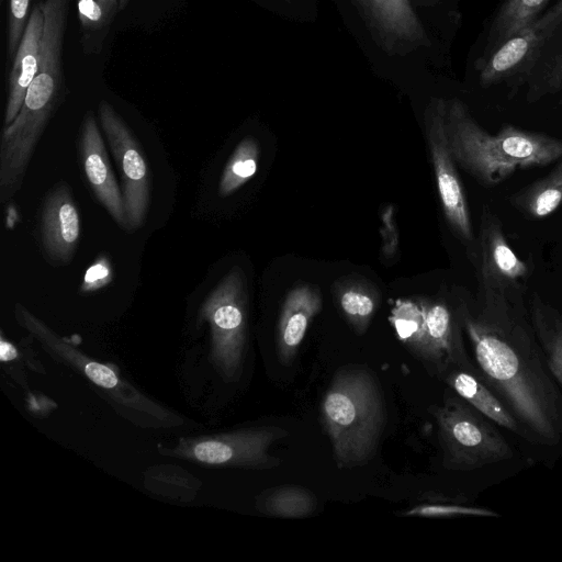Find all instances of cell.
I'll return each instance as SVG.
<instances>
[{
  "label": "cell",
  "mask_w": 562,
  "mask_h": 562,
  "mask_svg": "<svg viewBox=\"0 0 562 562\" xmlns=\"http://www.w3.org/2000/svg\"><path fill=\"white\" fill-rule=\"evenodd\" d=\"M452 297L479 375L527 431L535 460L562 454V392L547 364L525 297L475 295L454 285Z\"/></svg>",
  "instance_id": "6da1fadb"
},
{
  "label": "cell",
  "mask_w": 562,
  "mask_h": 562,
  "mask_svg": "<svg viewBox=\"0 0 562 562\" xmlns=\"http://www.w3.org/2000/svg\"><path fill=\"white\" fill-rule=\"evenodd\" d=\"M449 146L459 167L484 188L503 183L516 171L547 167L562 157V138L505 123L484 130L458 101L442 104Z\"/></svg>",
  "instance_id": "7a4b0ae2"
},
{
  "label": "cell",
  "mask_w": 562,
  "mask_h": 562,
  "mask_svg": "<svg viewBox=\"0 0 562 562\" xmlns=\"http://www.w3.org/2000/svg\"><path fill=\"white\" fill-rule=\"evenodd\" d=\"M480 81L504 85L509 97L524 90L528 102L562 89V0L520 29L479 64Z\"/></svg>",
  "instance_id": "3957f363"
},
{
  "label": "cell",
  "mask_w": 562,
  "mask_h": 562,
  "mask_svg": "<svg viewBox=\"0 0 562 562\" xmlns=\"http://www.w3.org/2000/svg\"><path fill=\"white\" fill-rule=\"evenodd\" d=\"M321 417L340 467L368 461L385 424L383 395L372 373L359 367L338 370L324 394Z\"/></svg>",
  "instance_id": "277c9868"
},
{
  "label": "cell",
  "mask_w": 562,
  "mask_h": 562,
  "mask_svg": "<svg viewBox=\"0 0 562 562\" xmlns=\"http://www.w3.org/2000/svg\"><path fill=\"white\" fill-rule=\"evenodd\" d=\"M432 416L443 454V467L458 472L503 474L502 470L522 465L525 456L494 423L477 412L450 387Z\"/></svg>",
  "instance_id": "5b68a950"
},
{
  "label": "cell",
  "mask_w": 562,
  "mask_h": 562,
  "mask_svg": "<svg viewBox=\"0 0 562 562\" xmlns=\"http://www.w3.org/2000/svg\"><path fill=\"white\" fill-rule=\"evenodd\" d=\"M200 315L210 325L214 366L225 380L238 379L247 338V289L239 267H234L209 293Z\"/></svg>",
  "instance_id": "8992f818"
},
{
  "label": "cell",
  "mask_w": 562,
  "mask_h": 562,
  "mask_svg": "<svg viewBox=\"0 0 562 562\" xmlns=\"http://www.w3.org/2000/svg\"><path fill=\"white\" fill-rule=\"evenodd\" d=\"M477 280V291L513 299L525 297L535 271L532 258L519 257L510 247L499 216L485 206L480 215L473 251L468 257Z\"/></svg>",
  "instance_id": "52a82bcc"
},
{
  "label": "cell",
  "mask_w": 562,
  "mask_h": 562,
  "mask_svg": "<svg viewBox=\"0 0 562 562\" xmlns=\"http://www.w3.org/2000/svg\"><path fill=\"white\" fill-rule=\"evenodd\" d=\"M18 323L34 336L49 352L80 371L93 384L103 389L116 403L150 415L167 426L182 424V419L146 398L136 389L121 380L116 373L102 363L91 360L57 336L42 321L20 303L15 304Z\"/></svg>",
  "instance_id": "ba28073f"
},
{
  "label": "cell",
  "mask_w": 562,
  "mask_h": 562,
  "mask_svg": "<svg viewBox=\"0 0 562 562\" xmlns=\"http://www.w3.org/2000/svg\"><path fill=\"white\" fill-rule=\"evenodd\" d=\"M286 430L276 426L246 428L212 437L182 439L171 454L200 463L221 467L269 469L280 460L269 453Z\"/></svg>",
  "instance_id": "9c48e42d"
},
{
  "label": "cell",
  "mask_w": 562,
  "mask_h": 562,
  "mask_svg": "<svg viewBox=\"0 0 562 562\" xmlns=\"http://www.w3.org/2000/svg\"><path fill=\"white\" fill-rule=\"evenodd\" d=\"M101 127L115 158L130 231L144 224L150 204V176L140 146L125 121L106 101L98 106Z\"/></svg>",
  "instance_id": "30bf717a"
},
{
  "label": "cell",
  "mask_w": 562,
  "mask_h": 562,
  "mask_svg": "<svg viewBox=\"0 0 562 562\" xmlns=\"http://www.w3.org/2000/svg\"><path fill=\"white\" fill-rule=\"evenodd\" d=\"M426 143L445 218L467 256L473 251L475 235L467 194L447 137L443 109L440 104L426 120Z\"/></svg>",
  "instance_id": "8fae6325"
},
{
  "label": "cell",
  "mask_w": 562,
  "mask_h": 562,
  "mask_svg": "<svg viewBox=\"0 0 562 562\" xmlns=\"http://www.w3.org/2000/svg\"><path fill=\"white\" fill-rule=\"evenodd\" d=\"M417 299L424 313V329L413 355L440 380L453 368H475L465 347L452 293L450 299L446 295Z\"/></svg>",
  "instance_id": "7c38bea8"
},
{
  "label": "cell",
  "mask_w": 562,
  "mask_h": 562,
  "mask_svg": "<svg viewBox=\"0 0 562 562\" xmlns=\"http://www.w3.org/2000/svg\"><path fill=\"white\" fill-rule=\"evenodd\" d=\"M79 157L94 196L116 224L130 231L123 193L115 179L101 132L91 111H88L82 120Z\"/></svg>",
  "instance_id": "4fadbf2b"
},
{
  "label": "cell",
  "mask_w": 562,
  "mask_h": 562,
  "mask_svg": "<svg viewBox=\"0 0 562 562\" xmlns=\"http://www.w3.org/2000/svg\"><path fill=\"white\" fill-rule=\"evenodd\" d=\"M41 243L53 265L68 263L80 237V217L71 191L58 182L46 195L41 211Z\"/></svg>",
  "instance_id": "5bb4252c"
},
{
  "label": "cell",
  "mask_w": 562,
  "mask_h": 562,
  "mask_svg": "<svg viewBox=\"0 0 562 562\" xmlns=\"http://www.w3.org/2000/svg\"><path fill=\"white\" fill-rule=\"evenodd\" d=\"M441 380L454 393L494 423L519 449L535 460L530 438L504 401L479 375L475 368H453Z\"/></svg>",
  "instance_id": "9a60e30c"
},
{
  "label": "cell",
  "mask_w": 562,
  "mask_h": 562,
  "mask_svg": "<svg viewBox=\"0 0 562 562\" xmlns=\"http://www.w3.org/2000/svg\"><path fill=\"white\" fill-rule=\"evenodd\" d=\"M322 306L323 295L315 284L301 283L288 292L276 333V350L280 363L290 366L293 362L310 324Z\"/></svg>",
  "instance_id": "2e32d148"
},
{
  "label": "cell",
  "mask_w": 562,
  "mask_h": 562,
  "mask_svg": "<svg viewBox=\"0 0 562 562\" xmlns=\"http://www.w3.org/2000/svg\"><path fill=\"white\" fill-rule=\"evenodd\" d=\"M43 26V2L38 1L30 13L23 37L11 63L4 126L11 124L19 114L26 92L36 76Z\"/></svg>",
  "instance_id": "e0dca14e"
},
{
  "label": "cell",
  "mask_w": 562,
  "mask_h": 562,
  "mask_svg": "<svg viewBox=\"0 0 562 562\" xmlns=\"http://www.w3.org/2000/svg\"><path fill=\"white\" fill-rule=\"evenodd\" d=\"M527 305L549 370L562 392V312L537 291L531 292Z\"/></svg>",
  "instance_id": "ac0fdd59"
},
{
  "label": "cell",
  "mask_w": 562,
  "mask_h": 562,
  "mask_svg": "<svg viewBox=\"0 0 562 562\" xmlns=\"http://www.w3.org/2000/svg\"><path fill=\"white\" fill-rule=\"evenodd\" d=\"M507 201L530 220H541L553 214L562 205V157L548 175L520 188Z\"/></svg>",
  "instance_id": "d6986e66"
},
{
  "label": "cell",
  "mask_w": 562,
  "mask_h": 562,
  "mask_svg": "<svg viewBox=\"0 0 562 562\" xmlns=\"http://www.w3.org/2000/svg\"><path fill=\"white\" fill-rule=\"evenodd\" d=\"M552 0H503L487 29V37L477 64L485 60L496 48L520 29L537 19Z\"/></svg>",
  "instance_id": "ffe728a7"
},
{
  "label": "cell",
  "mask_w": 562,
  "mask_h": 562,
  "mask_svg": "<svg viewBox=\"0 0 562 562\" xmlns=\"http://www.w3.org/2000/svg\"><path fill=\"white\" fill-rule=\"evenodd\" d=\"M339 312L358 334L367 331L380 303L375 286L362 279H344L334 284Z\"/></svg>",
  "instance_id": "44dd1931"
},
{
  "label": "cell",
  "mask_w": 562,
  "mask_h": 562,
  "mask_svg": "<svg viewBox=\"0 0 562 562\" xmlns=\"http://www.w3.org/2000/svg\"><path fill=\"white\" fill-rule=\"evenodd\" d=\"M80 44L87 55L100 54L111 25L121 11L120 0H76Z\"/></svg>",
  "instance_id": "7402d4cb"
},
{
  "label": "cell",
  "mask_w": 562,
  "mask_h": 562,
  "mask_svg": "<svg viewBox=\"0 0 562 562\" xmlns=\"http://www.w3.org/2000/svg\"><path fill=\"white\" fill-rule=\"evenodd\" d=\"M315 495L303 487L282 485L263 493L258 501L260 512L280 518H304L314 513Z\"/></svg>",
  "instance_id": "603a6c76"
},
{
  "label": "cell",
  "mask_w": 562,
  "mask_h": 562,
  "mask_svg": "<svg viewBox=\"0 0 562 562\" xmlns=\"http://www.w3.org/2000/svg\"><path fill=\"white\" fill-rule=\"evenodd\" d=\"M260 147L254 137H245L235 147L218 182V193L225 198L237 191L257 171Z\"/></svg>",
  "instance_id": "cb8c5ba5"
},
{
  "label": "cell",
  "mask_w": 562,
  "mask_h": 562,
  "mask_svg": "<svg viewBox=\"0 0 562 562\" xmlns=\"http://www.w3.org/2000/svg\"><path fill=\"white\" fill-rule=\"evenodd\" d=\"M31 0H9L7 23V60L12 63L23 37Z\"/></svg>",
  "instance_id": "d4e9b609"
},
{
  "label": "cell",
  "mask_w": 562,
  "mask_h": 562,
  "mask_svg": "<svg viewBox=\"0 0 562 562\" xmlns=\"http://www.w3.org/2000/svg\"><path fill=\"white\" fill-rule=\"evenodd\" d=\"M409 516L424 517H454V516H480V517H499L498 513L490 508L450 503V504H424L406 513Z\"/></svg>",
  "instance_id": "484cf974"
},
{
  "label": "cell",
  "mask_w": 562,
  "mask_h": 562,
  "mask_svg": "<svg viewBox=\"0 0 562 562\" xmlns=\"http://www.w3.org/2000/svg\"><path fill=\"white\" fill-rule=\"evenodd\" d=\"M394 205L383 206L381 212V254L384 260L391 261L398 252L400 236L394 216Z\"/></svg>",
  "instance_id": "4316f807"
},
{
  "label": "cell",
  "mask_w": 562,
  "mask_h": 562,
  "mask_svg": "<svg viewBox=\"0 0 562 562\" xmlns=\"http://www.w3.org/2000/svg\"><path fill=\"white\" fill-rule=\"evenodd\" d=\"M111 280V270L106 259L97 260L88 270L82 290L93 291L105 285Z\"/></svg>",
  "instance_id": "83f0119b"
},
{
  "label": "cell",
  "mask_w": 562,
  "mask_h": 562,
  "mask_svg": "<svg viewBox=\"0 0 562 562\" xmlns=\"http://www.w3.org/2000/svg\"><path fill=\"white\" fill-rule=\"evenodd\" d=\"M18 357V351L14 348V346L5 341L4 339H1L0 341V359L1 361H11L14 360Z\"/></svg>",
  "instance_id": "f1b7e54d"
},
{
  "label": "cell",
  "mask_w": 562,
  "mask_h": 562,
  "mask_svg": "<svg viewBox=\"0 0 562 562\" xmlns=\"http://www.w3.org/2000/svg\"><path fill=\"white\" fill-rule=\"evenodd\" d=\"M128 1H130V0H120V8H121V10H123V9L126 7V4L128 3Z\"/></svg>",
  "instance_id": "f546056e"
},
{
  "label": "cell",
  "mask_w": 562,
  "mask_h": 562,
  "mask_svg": "<svg viewBox=\"0 0 562 562\" xmlns=\"http://www.w3.org/2000/svg\"><path fill=\"white\" fill-rule=\"evenodd\" d=\"M560 103L562 104V99H561Z\"/></svg>",
  "instance_id": "4dcf8cb0"
},
{
  "label": "cell",
  "mask_w": 562,
  "mask_h": 562,
  "mask_svg": "<svg viewBox=\"0 0 562 562\" xmlns=\"http://www.w3.org/2000/svg\"><path fill=\"white\" fill-rule=\"evenodd\" d=\"M3 0H0V2H2Z\"/></svg>",
  "instance_id": "1f68e13d"
}]
</instances>
